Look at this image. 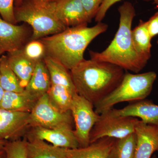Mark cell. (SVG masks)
I'll return each instance as SVG.
<instances>
[{"mask_svg": "<svg viewBox=\"0 0 158 158\" xmlns=\"http://www.w3.org/2000/svg\"><path fill=\"white\" fill-rule=\"evenodd\" d=\"M124 71L109 62L84 59L70 73L77 94L94 106L117 87Z\"/></svg>", "mask_w": 158, "mask_h": 158, "instance_id": "6da1fadb", "label": "cell"}, {"mask_svg": "<svg viewBox=\"0 0 158 158\" xmlns=\"http://www.w3.org/2000/svg\"><path fill=\"white\" fill-rule=\"evenodd\" d=\"M119 23L118 31L110 45L100 52L89 51L90 59L112 63L125 70L138 73L148 60L136 52L132 39V24L136 15L131 3L124 2L118 8Z\"/></svg>", "mask_w": 158, "mask_h": 158, "instance_id": "7a4b0ae2", "label": "cell"}, {"mask_svg": "<svg viewBox=\"0 0 158 158\" xmlns=\"http://www.w3.org/2000/svg\"><path fill=\"white\" fill-rule=\"evenodd\" d=\"M102 22L88 27V24L67 28L58 34L39 39L44 44L46 54L71 70L84 60V55L90 43L107 30Z\"/></svg>", "mask_w": 158, "mask_h": 158, "instance_id": "3957f363", "label": "cell"}, {"mask_svg": "<svg viewBox=\"0 0 158 158\" xmlns=\"http://www.w3.org/2000/svg\"><path fill=\"white\" fill-rule=\"evenodd\" d=\"M156 77V73L152 71L139 74L126 73L117 87L94 105V110L100 114L119 103L144 99L151 93Z\"/></svg>", "mask_w": 158, "mask_h": 158, "instance_id": "277c9868", "label": "cell"}, {"mask_svg": "<svg viewBox=\"0 0 158 158\" xmlns=\"http://www.w3.org/2000/svg\"><path fill=\"white\" fill-rule=\"evenodd\" d=\"M14 13L17 23H25L32 27L31 40L58 34L67 28L58 20L45 2L23 0L15 7Z\"/></svg>", "mask_w": 158, "mask_h": 158, "instance_id": "5b68a950", "label": "cell"}, {"mask_svg": "<svg viewBox=\"0 0 158 158\" xmlns=\"http://www.w3.org/2000/svg\"><path fill=\"white\" fill-rule=\"evenodd\" d=\"M139 119L130 116H116L110 110L99 114L98 120L90 133V143L105 137L115 139L124 138L135 132Z\"/></svg>", "mask_w": 158, "mask_h": 158, "instance_id": "8992f818", "label": "cell"}, {"mask_svg": "<svg viewBox=\"0 0 158 158\" xmlns=\"http://www.w3.org/2000/svg\"><path fill=\"white\" fill-rule=\"evenodd\" d=\"M94 108L93 104L85 98L77 93L73 95L70 111L75 126V135L80 147L90 144V132L99 117Z\"/></svg>", "mask_w": 158, "mask_h": 158, "instance_id": "52a82bcc", "label": "cell"}, {"mask_svg": "<svg viewBox=\"0 0 158 158\" xmlns=\"http://www.w3.org/2000/svg\"><path fill=\"white\" fill-rule=\"evenodd\" d=\"M71 111L63 112L51 104L47 93L37 101L30 113L31 127H34L53 129L73 126Z\"/></svg>", "mask_w": 158, "mask_h": 158, "instance_id": "ba28073f", "label": "cell"}, {"mask_svg": "<svg viewBox=\"0 0 158 158\" xmlns=\"http://www.w3.org/2000/svg\"><path fill=\"white\" fill-rule=\"evenodd\" d=\"M45 2L58 20L66 28L90 23L80 0H53Z\"/></svg>", "mask_w": 158, "mask_h": 158, "instance_id": "9c48e42d", "label": "cell"}, {"mask_svg": "<svg viewBox=\"0 0 158 158\" xmlns=\"http://www.w3.org/2000/svg\"><path fill=\"white\" fill-rule=\"evenodd\" d=\"M30 128V113L12 112L0 108V139L18 140Z\"/></svg>", "mask_w": 158, "mask_h": 158, "instance_id": "30bf717a", "label": "cell"}, {"mask_svg": "<svg viewBox=\"0 0 158 158\" xmlns=\"http://www.w3.org/2000/svg\"><path fill=\"white\" fill-rule=\"evenodd\" d=\"M27 138H35L50 142L57 147L74 149L80 147L75 135L73 126L49 129L34 127L27 132Z\"/></svg>", "mask_w": 158, "mask_h": 158, "instance_id": "8fae6325", "label": "cell"}, {"mask_svg": "<svg viewBox=\"0 0 158 158\" xmlns=\"http://www.w3.org/2000/svg\"><path fill=\"white\" fill-rule=\"evenodd\" d=\"M28 34L26 26L13 24L0 16V56L23 48Z\"/></svg>", "mask_w": 158, "mask_h": 158, "instance_id": "7c38bea8", "label": "cell"}, {"mask_svg": "<svg viewBox=\"0 0 158 158\" xmlns=\"http://www.w3.org/2000/svg\"><path fill=\"white\" fill-rule=\"evenodd\" d=\"M135 133L137 138L135 158H151L158 152V126L147 124L139 120Z\"/></svg>", "mask_w": 158, "mask_h": 158, "instance_id": "4fadbf2b", "label": "cell"}, {"mask_svg": "<svg viewBox=\"0 0 158 158\" xmlns=\"http://www.w3.org/2000/svg\"><path fill=\"white\" fill-rule=\"evenodd\" d=\"M111 111L116 116L138 117L144 123L158 126V105L149 100L134 102L122 109L112 108Z\"/></svg>", "mask_w": 158, "mask_h": 158, "instance_id": "5bb4252c", "label": "cell"}, {"mask_svg": "<svg viewBox=\"0 0 158 158\" xmlns=\"http://www.w3.org/2000/svg\"><path fill=\"white\" fill-rule=\"evenodd\" d=\"M51 86L50 76L43 59L37 61L34 73L25 90L38 100L48 92Z\"/></svg>", "mask_w": 158, "mask_h": 158, "instance_id": "9a60e30c", "label": "cell"}, {"mask_svg": "<svg viewBox=\"0 0 158 158\" xmlns=\"http://www.w3.org/2000/svg\"><path fill=\"white\" fill-rule=\"evenodd\" d=\"M115 138L105 137L90 143L86 147L66 148L67 158H107Z\"/></svg>", "mask_w": 158, "mask_h": 158, "instance_id": "2e32d148", "label": "cell"}, {"mask_svg": "<svg viewBox=\"0 0 158 158\" xmlns=\"http://www.w3.org/2000/svg\"><path fill=\"white\" fill-rule=\"evenodd\" d=\"M23 49L7 53V56L10 67L19 80L21 86L25 89L34 73L37 62L28 58Z\"/></svg>", "mask_w": 158, "mask_h": 158, "instance_id": "e0dca14e", "label": "cell"}, {"mask_svg": "<svg viewBox=\"0 0 158 158\" xmlns=\"http://www.w3.org/2000/svg\"><path fill=\"white\" fill-rule=\"evenodd\" d=\"M37 101L25 90L21 92L5 91L0 108L12 112L31 113Z\"/></svg>", "mask_w": 158, "mask_h": 158, "instance_id": "ac0fdd59", "label": "cell"}, {"mask_svg": "<svg viewBox=\"0 0 158 158\" xmlns=\"http://www.w3.org/2000/svg\"><path fill=\"white\" fill-rule=\"evenodd\" d=\"M26 141L28 158H67L66 148L35 138H27Z\"/></svg>", "mask_w": 158, "mask_h": 158, "instance_id": "d6986e66", "label": "cell"}, {"mask_svg": "<svg viewBox=\"0 0 158 158\" xmlns=\"http://www.w3.org/2000/svg\"><path fill=\"white\" fill-rule=\"evenodd\" d=\"M43 60L48 69L52 85H59L67 88L72 95L77 94L70 71L57 60L46 55Z\"/></svg>", "mask_w": 158, "mask_h": 158, "instance_id": "ffe728a7", "label": "cell"}, {"mask_svg": "<svg viewBox=\"0 0 158 158\" xmlns=\"http://www.w3.org/2000/svg\"><path fill=\"white\" fill-rule=\"evenodd\" d=\"M133 45L136 52L148 60L151 57V40L146 21L140 20L139 24L131 32Z\"/></svg>", "mask_w": 158, "mask_h": 158, "instance_id": "44dd1931", "label": "cell"}, {"mask_svg": "<svg viewBox=\"0 0 158 158\" xmlns=\"http://www.w3.org/2000/svg\"><path fill=\"white\" fill-rule=\"evenodd\" d=\"M0 86L5 91L21 92L25 90L12 70L6 55L0 56Z\"/></svg>", "mask_w": 158, "mask_h": 158, "instance_id": "7402d4cb", "label": "cell"}, {"mask_svg": "<svg viewBox=\"0 0 158 158\" xmlns=\"http://www.w3.org/2000/svg\"><path fill=\"white\" fill-rule=\"evenodd\" d=\"M137 138L135 133L116 139L107 158H135Z\"/></svg>", "mask_w": 158, "mask_h": 158, "instance_id": "603a6c76", "label": "cell"}, {"mask_svg": "<svg viewBox=\"0 0 158 158\" xmlns=\"http://www.w3.org/2000/svg\"><path fill=\"white\" fill-rule=\"evenodd\" d=\"M47 94L55 108L63 112L70 111L73 95L67 88L62 85H52Z\"/></svg>", "mask_w": 158, "mask_h": 158, "instance_id": "cb8c5ba5", "label": "cell"}, {"mask_svg": "<svg viewBox=\"0 0 158 158\" xmlns=\"http://www.w3.org/2000/svg\"><path fill=\"white\" fill-rule=\"evenodd\" d=\"M4 150L5 158H28L26 140L7 141Z\"/></svg>", "mask_w": 158, "mask_h": 158, "instance_id": "d4e9b609", "label": "cell"}, {"mask_svg": "<svg viewBox=\"0 0 158 158\" xmlns=\"http://www.w3.org/2000/svg\"><path fill=\"white\" fill-rule=\"evenodd\" d=\"M23 49L25 55L35 62L43 59L42 58L45 56V47L39 40H31Z\"/></svg>", "mask_w": 158, "mask_h": 158, "instance_id": "484cf974", "label": "cell"}, {"mask_svg": "<svg viewBox=\"0 0 158 158\" xmlns=\"http://www.w3.org/2000/svg\"><path fill=\"white\" fill-rule=\"evenodd\" d=\"M15 0H0V15L3 19L17 24L14 13Z\"/></svg>", "mask_w": 158, "mask_h": 158, "instance_id": "4316f807", "label": "cell"}, {"mask_svg": "<svg viewBox=\"0 0 158 158\" xmlns=\"http://www.w3.org/2000/svg\"><path fill=\"white\" fill-rule=\"evenodd\" d=\"M90 22L96 16L104 0H80Z\"/></svg>", "mask_w": 158, "mask_h": 158, "instance_id": "83f0119b", "label": "cell"}, {"mask_svg": "<svg viewBox=\"0 0 158 158\" xmlns=\"http://www.w3.org/2000/svg\"><path fill=\"white\" fill-rule=\"evenodd\" d=\"M120 1L121 0H104L99 9L96 16L94 18L95 21L97 23L102 22V21L104 18L109 9L114 4ZM153 1H154L155 0Z\"/></svg>", "mask_w": 158, "mask_h": 158, "instance_id": "f1b7e54d", "label": "cell"}, {"mask_svg": "<svg viewBox=\"0 0 158 158\" xmlns=\"http://www.w3.org/2000/svg\"><path fill=\"white\" fill-rule=\"evenodd\" d=\"M148 30L151 37L153 38L158 35V11L156 12L146 21Z\"/></svg>", "mask_w": 158, "mask_h": 158, "instance_id": "f546056e", "label": "cell"}, {"mask_svg": "<svg viewBox=\"0 0 158 158\" xmlns=\"http://www.w3.org/2000/svg\"><path fill=\"white\" fill-rule=\"evenodd\" d=\"M7 141L0 139V150L4 149V146L6 144Z\"/></svg>", "mask_w": 158, "mask_h": 158, "instance_id": "4dcf8cb0", "label": "cell"}, {"mask_svg": "<svg viewBox=\"0 0 158 158\" xmlns=\"http://www.w3.org/2000/svg\"><path fill=\"white\" fill-rule=\"evenodd\" d=\"M4 93H5V90H3L2 87L0 86V104L2 99L3 95H4Z\"/></svg>", "mask_w": 158, "mask_h": 158, "instance_id": "1f68e13d", "label": "cell"}, {"mask_svg": "<svg viewBox=\"0 0 158 158\" xmlns=\"http://www.w3.org/2000/svg\"><path fill=\"white\" fill-rule=\"evenodd\" d=\"M23 0H15V7L18 6L22 2Z\"/></svg>", "mask_w": 158, "mask_h": 158, "instance_id": "d6a6232c", "label": "cell"}, {"mask_svg": "<svg viewBox=\"0 0 158 158\" xmlns=\"http://www.w3.org/2000/svg\"><path fill=\"white\" fill-rule=\"evenodd\" d=\"M0 158H5V152L4 149L0 150Z\"/></svg>", "mask_w": 158, "mask_h": 158, "instance_id": "836d02e7", "label": "cell"}, {"mask_svg": "<svg viewBox=\"0 0 158 158\" xmlns=\"http://www.w3.org/2000/svg\"><path fill=\"white\" fill-rule=\"evenodd\" d=\"M154 3L156 5L155 9H158V0H156L154 2Z\"/></svg>", "mask_w": 158, "mask_h": 158, "instance_id": "e575fe53", "label": "cell"}, {"mask_svg": "<svg viewBox=\"0 0 158 158\" xmlns=\"http://www.w3.org/2000/svg\"><path fill=\"white\" fill-rule=\"evenodd\" d=\"M37 1H41L43 2H48L51 1H53V0H37Z\"/></svg>", "mask_w": 158, "mask_h": 158, "instance_id": "d590c367", "label": "cell"}, {"mask_svg": "<svg viewBox=\"0 0 158 158\" xmlns=\"http://www.w3.org/2000/svg\"><path fill=\"white\" fill-rule=\"evenodd\" d=\"M152 158H158L155 155V156H153L152 157Z\"/></svg>", "mask_w": 158, "mask_h": 158, "instance_id": "8d00e7d4", "label": "cell"}, {"mask_svg": "<svg viewBox=\"0 0 158 158\" xmlns=\"http://www.w3.org/2000/svg\"><path fill=\"white\" fill-rule=\"evenodd\" d=\"M157 44H158V40H157Z\"/></svg>", "mask_w": 158, "mask_h": 158, "instance_id": "74e56055", "label": "cell"}]
</instances>
